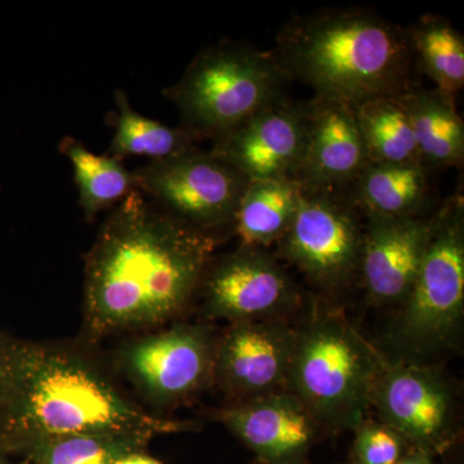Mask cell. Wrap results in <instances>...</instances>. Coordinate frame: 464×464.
<instances>
[{"mask_svg":"<svg viewBox=\"0 0 464 464\" xmlns=\"http://www.w3.org/2000/svg\"><path fill=\"white\" fill-rule=\"evenodd\" d=\"M218 240L166 215L139 190L110 213L85 258L91 337L151 328L198 295Z\"/></svg>","mask_w":464,"mask_h":464,"instance_id":"6da1fadb","label":"cell"},{"mask_svg":"<svg viewBox=\"0 0 464 464\" xmlns=\"http://www.w3.org/2000/svg\"><path fill=\"white\" fill-rule=\"evenodd\" d=\"M190 429V422L134 404L103 369L72 348L9 341L0 383V447L11 457L67 436L121 433L152 440Z\"/></svg>","mask_w":464,"mask_h":464,"instance_id":"7a4b0ae2","label":"cell"},{"mask_svg":"<svg viewBox=\"0 0 464 464\" xmlns=\"http://www.w3.org/2000/svg\"><path fill=\"white\" fill-rule=\"evenodd\" d=\"M286 78L316 100L360 105L413 88L408 33L366 9H322L293 17L271 52Z\"/></svg>","mask_w":464,"mask_h":464,"instance_id":"3957f363","label":"cell"},{"mask_svg":"<svg viewBox=\"0 0 464 464\" xmlns=\"http://www.w3.org/2000/svg\"><path fill=\"white\" fill-rule=\"evenodd\" d=\"M383 359L340 314L317 313L297 329L285 390L319 426L355 431L373 406Z\"/></svg>","mask_w":464,"mask_h":464,"instance_id":"277c9868","label":"cell"},{"mask_svg":"<svg viewBox=\"0 0 464 464\" xmlns=\"http://www.w3.org/2000/svg\"><path fill=\"white\" fill-rule=\"evenodd\" d=\"M288 81L271 52L224 42L201 51L164 94L179 109L186 132L215 142L285 99Z\"/></svg>","mask_w":464,"mask_h":464,"instance_id":"5b68a950","label":"cell"},{"mask_svg":"<svg viewBox=\"0 0 464 464\" xmlns=\"http://www.w3.org/2000/svg\"><path fill=\"white\" fill-rule=\"evenodd\" d=\"M392 340L409 355H431L450 346L464 311L462 195L435 213L431 239L413 286L400 304Z\"/></svg>","mask_w":464,"mask_h":464,"instance_id":"8992f818","label":"cell"},{"mask_svg":"<svg viewBox=\"0 0 464 464\" xmlns=\"http://www.w3.org/2000/svg\"><path fill=\"white\" fill-rule=\"evenodd\" d=\"M136 188L166 215L218 240L231 231L248 179L199 149L150 161L133 172Z\"/></svg>","mask_w":464,"mask_h":464,"instance_id":"52a82bcc","label":"cell"},{"mask_svg":"<svg viewBox=\"0 0 464 464\" xmlns=\"http://www.w3.org/2000/svg\"><path fill=\"white\" fill-rule=\"evenodd\" d=\"M344 191L304 190L292 222L277 241L280 257L314 285L340 290L359 275L364 224Z\"/></svg>","mask_w":464,"mask_h":464,"instance_id":"ba28073f","label":"cell"},{"mask_svg":"<svg viewBox=\"0 0 464 464\" xmlns=\"http://www.w3.org/2000/svg\"><path fill=\"white\" fill-rule=\"evenodd\" d=\"M215 341L206 329L177 324L128 343L119 364L149 402L172 406L215 380Z\"/></svg>","mask_w":464,"mask_h":464,"instance_id":"9c48e42d","label":"cell"},{"mask_svg":"<svg viewBox=\"0 0 464 464\" xmlns=\"http://www.w3.org/2000/svg\"><path fill=\"white\" fill-rule=\"evenodd\" d=\"M209 317L232 324L279 319L299 302L285 268L261 248H241L210 261L198 293Z\"/></svg>","mask_w":464,"mask_h":464,"instance_id":"30bf717a","label":"cell"},{"mask_svg":"<svg viewBox=\"0 0 464 464\" xmlns=\"http://www.w3.org/2000/svg\"><path fill=\"white\" fill-rule=\"evenodd\" d=\"M381 422L417 450H441L453 435L456 406L448 381L418 362L383 359L373 393Z\"/></svg>","mask_w":464,"mask_h":464,"instance_id":"8fae6325","label":"cell"},{"mask_svg":"<svg viewBox=\"0 0 464 464\" xmlns=\"http://www.w3.org/2000/svg\"><path fill=\"white\" fill-rule=\"evenodd\" d=\"M307 103L282 99L261 110L210 150L248 181L295 179L307 139Z\"/></svg>","mask_w":464,"mask_h":464,"instance_id":"7c38bea8","label":"cell"},{"mask_svg":"<svg viewBox=\"0 0 464 464\" xmlns=\"http://www.w3.org/2000/svg\"><path fill=\"white\" fill-rule=\"evenodd\" d=\"M295 334L280 319L232 324L216 343L215 380L237 402L285 391Z\"/></svg>","mask_w":464,"mask_h":464,"instance_id":"4fadbf2b","label":"cell"},{"mask_svg":"<svg viewBox=\"0 0 464 464\" xmlns=\"http://www.w3.org/2000/svg\"><path fill=\"white\" fill-rule=\"evenodd\" d=\"M364 217L359 276L374 302L400 306L422 265L435 215Z\"/></svg>","mask_w":464,"mask_h":464,"instance_id":"5bb4252c","label":"cell"},{"mask_svg":"<svg viewBox=\"0 0 464 464\" xmlns=\"http://www.w3.org/2000/svg\"><path fill=\"white\" fill-rule=\"evenodd\" d=\"M307 139L295 181L304 190L344 191L369 163L355 110L314 99L307 103Z\"/></svg>","mask_w":464,"mask_h":464,"instance_id":"9a60e30c","label":"cell"},{"mask_svg":"<svg viewBox=\"0 0 464 464\" xmlns=\"http://www.w3.org/2000/svg\"><path fill=\"white\" fill-rule=\"evenodd\" d=\"M218 420L268 464H293L315 441L319 424L289 391L235 402Z\"/></svg>","mask_w":464,"mask_h":464,"instance_id":"2e32d148","label":"cell"},{"mask_svg":"<svg viewBox=\"0 0 464 464\" xmlns=\"http://www.w3.org/2000/svg\"><path fill=\"white\" fill-rule=\"evenodd\" d=\"M420 164L426 169L460 167L464 160V124L453 97L438 90L411 88L402 94Z\"/></svg>","mask_w":464,"mask_h":464,"instance_id":"e0dca14e","label":"cell"},{"mask_svg":"<svg viewBox=\"0 0 464 464\" xmlns=\"http://www.w3.org/2000/svg\"><path fill=\"white\" fill-rule=\"evenodd\" d=\"M426 170L420 163H368L347 194L362 216H420L427 201Z\"/></svg>","mask_w":464,"mask_h":464,"instance_id":"ac0fdd59","label":"cell"},{"mask_svg":"<svg viewBox=\"0 0 464 464\" xmlns=\"http://www.w3.org/2000/svg\"><path fill=\"white\" fill-rule=\"evenodd\" d=\"M304 188L295 179L249 181L237 207L232 232L241 248L277 243L297 212Z\"/></svg>","mask_w":464,"mask_h":464,"instance_id":"d6986e66","label":"cell"},{"mask_svg":"<svg viewBox=\"0 0 464 464\" xmlns=\"http://www.w3.org/2000/svg\"><path fill=\"white\" fill-rule=\"evenodd\" d=\"M74 169L79 206L87 221L123 201L137 190L133 172L110 155H96L74 137L66 136L58 146Z\"/></svg>","mask_w":464,"mask_h":464,"instance_id":"ffe728a7","label":"cell"},{"mask_svg":"<svg viewBox=\"0 0 464 464\" xmlns=\"http://www.w3.org/2000/svg\"><path fill=\"white\" fill-rule=\"evenodd\" d=\"M353 110L369 163H420L402 94L368 100Z\"/></svg>","mask_w":464,"mask_h":464,"instance_id":"44dd1931","label":"cell"},{"mask_svg":"<svg viewBox=\"0 0 464 464\" xmlns=\"http://www.w3.org/2000/svg\"><path fill=\"white\" fill-rule=\"evenodd\" d=\"M118 115L115 116V134L108 155L121 161L128 157H146L151 161L177 157L198 149L197 140L183 128H172L160 121L134 111L127 93H114Z\"/></svg>","mask_w":464,"mask_h":464,"instance_id":"7402d4cb","label":"cell"},{"mask_svg":"<svg viewBox=\"0 0 464 464\" xmlns=\"http://www.w3.org/2000/svg\"><path fill=\"white\" fill-rule=\"evenodd\" d=\"M414 61L436 84V90L456 97L464 85V38L449 21L426 14L406 30Z\"/></svg>","mask_w":464,"mask_h":464,"instance_id":"603a6c76","label":"cell"},{"mask_svg":"<svg viewBox=\"0 0 464 464\" xmlns=\"http://www.w3.org/2000/svg\"><path fill=\"white\" fill-rule=\"evenodd\" d=\"M149 438L140 435H76L48 440L26 454L32 464H114L132 451L145 450Z\"/></svg>","mask_w":464,"mask_h":464,"instance_id":"cb8c5ba5","label":"cell"},{"mask_svg":"<svg viewBox=\"0 0 464 464\" xmlns=\"http://www.w3.org/2000/svg\"><path fill=\"white\" fill-rule=\"evenodd\" d=\"M353 464H396L405 456V441L383 422L366 420L355 430Z\"/></svg>","mask_w":464,"mask_h":464,"instance_id":"d4e9b609","label":"cell"},{"mask_svg":"<svg viewBox=\"0 0 464 464\" xmlns=\"http://www.w3.org/2000/svg\"><path fill=\"white\" fill-rule=\"evenodd\" d=\"M114 464H161L154 457L149 456L145 450L132 451L119 458Z\"/></svg>","mask_w":464,"mask_h":464,"instance_id":"484cf974","label":"cell"},{"mask_svg":"<svg viewBox=\"0 0 464 464\" xmlns=\"http://www.w3.org/2000/svg\"><path fill=\"white\" fill-rule=\"evenodd\" d=\"M396 464H433V462L431 454L414 449V451L405 454Z\"/></svg>","mask_w":464,"mask_h":464,"instance_id":"4316f807","label":"cell"},{"mask_svg":"<svg viewBox=\"0 0 464 464\" xmlns=\"http://www.w3.org/2000/svg\"><path fill=\"white\" fill-rule=\"evenodd\" d=\"M9 341H11V337L0 333V383H2L5 364H7Z\"/></svg>","mask_w":464,"mask_h":464,"instance_id":"83f0119b","label":"cell"},{"mask_svg":"<svg viewBox=\"0 0 464 464\" xmlns=\"http://www.w3.org/2000/svg\"><path fill=\"white\" fill-rule=\"evenodd\" d=\"M0 464H12L11 456L2 447H0Z\"/></svg>","mask_w":464,"mask_h":464,"instance_id":"f1b7e54d","label":"cell"}]
</instances>
